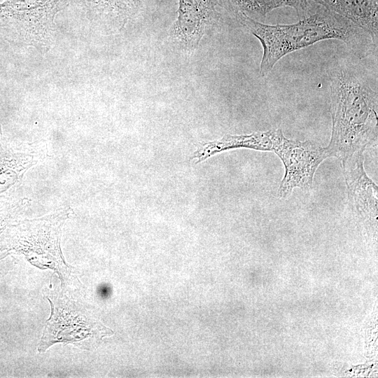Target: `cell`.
<instances>
[{"instance_id": "obj_3", "label": "cell", "mask_w": 378, "mask_h": 378, "mask_svg": "<svg viewBox=\"0 0 378 378\" xmlns=\"http://www.w3.org/2000/svg\"><path fill=\"white\" fill-rule=\"evenodd\" d=\"M69 3V0H4L0 4L3 35L13 44L46 52L56 39L55 18Z\"/></svg>"}, {"instance_id": "obj_5", "label": "cell", "mask_w": 378, "mask_h": 378, "mask_svg": "<svg viewBox=\"0 0 378 378\" xmlns=\"http://www.w3.org/2000/svg\"><path fill=\"white\" fill-rule=\"evenodd\" d=\"M268 132L272 141L271 151L279 156L285 168L278 190L279 197H287L295 188L309 192L317 168L324 160L330 158L327 148L308 141L287 139L281 129Z\"/></svg>"}, {"instance_id": "obj_4", "label": "cell", "mask_w": 378, "mask_h": 378, "mask_svg": "<svg viewBox=\"0 0 378 378\" xmlns=\"http://www.w3.org/2000/svg\"><path fill=\"white\" fill-rule=\"evenodd\" d=\"M71 212L69 206H65L40 218L19 220L11 224L4 237L5 248L20 252L30 260L62 263L61 227Z\"/></svg>"}, {"instance_id": "obj_16", "label": "cell", "mask_w": 378, "mask_h": 378, "mask_svg": "<svg viewBox=\"0 0 378 378\" xmlns=\"http://www.w3.org/2000/svg\"><path fill=\"white\" fill-rule=\"evenodd\" d=\"M3 135H2V130H1V125H0V137H1Z\"/></svg>"}, {"instance_id": "obj_2", "label": "cell", "mask_w": 378, "mask_h": 378, "mask_svg": "<svg viewBox=\"0 0 378 378\" xmlns=\"http://www.w3.org/2000/svg\"><path fill=\"white\" fill-rule=\"evenodd\" d=\"M332 133L327 148L341 162L364 154L377 140V92L356 66L335 68L330 76Z\"/></svg>"}, {"instance_id": "obj_7", "label": "cell", "mask_w": 378, "mask_h": 378, "mask_svg": "<svg viewBox=\"0 0 378 378\" xmlns=\"http://www.w3.org/2000/svg\"><path fill=\"white\" fill-rule=\"evenodd\" d=\"M48 153L44 140L32 143L0 137V200L16 196L25 173Z\"/></svg>"}, {"instance_id": "obj_8", "label": "cell", "mask_w": 378, "mask_h": 378, "mask_svg": "<svg viewBox=\"0 0 378 378\" xmlns=\"http://www.w3.org/2000/svg\"><path fill=\"white\" fill-rule=\"evenodd\" d=\"M218 0H179L178 17L169 34L186 50L197 49L206 30L220 19Z\"/></svg>"}, {"instance_id": "obj_6", "label": "cell", "mask_w": 378, "mask_h": 378, "mask_svg": "<svg viewBox=\"0 0 378 378\" xmlns=\"http://www.w3.org/2000/svg\"><path fill=\"white\" fill-rule=\"evenodd\" d=\"M50 301L52 314L38 346L39 351H44L55 342H69L80 346L79 343L87 341L92 346L104 337L113 334L112 330L89 316L85 310L78 309L66 298Z\"/></svg>"}, {"instance_id": "obj_10", "label": "cell", "mask_w": 378, "mask_h": 378, "mask_svg": "<svg viewBox=\"0 0 378 378\" xmlns=\"http://www.w3.org/2000/svg\"><path fill=\"white\" fill-rule=\"evenodd\" d=\"M88 18L104 33L122 29L141 4L139 0H81Z\"/></svg>"}, {"instance_id": "obj_1", "label": "cell", "mask_w": 378, "mask_h": 378, "mask_svg": "<svg viewBox=\"0 0 378 378\" xmlns=\"http://www.w3.org/2000/svg\"><path fill=\"white\" fill-rule=\"evenodd\" d=\"M235 16L262 46V76L268 75L284 56L321 41L340 40L358 55L370 46L371 38L363 30L314 1L306 15L290 24H266L243 13Z\"/></svg>"}, {"instance_id": "obj_12", "label": "cell", "mask_w": 378, "mask_h": 378, "mask_svg": "<svg viewBox=\"0 0 378 378\" xmlns=\"http://www.w3.org/2000/svg\"><path fill=\"white\" fill-rule=\"evenodd\" d=\"M238 148L271 151L272 141L269 132H258L250 134H225L220 140L204 144L193 154L192 160L201 162L220 152Z\"/></svg>"}, {"instance_id": "obj_14", "label": "cell", "mask_w": 378, "mask_h": 378, "mask_svg": "<svg viewBox=\"0 0 378 378\" xmlns=\"http://www.w3.org/2000/svg\"><path fill=\"white\" fill-rule=\"evenodd\" d=\"M27 206V201L18 197L0 200V234L20 220Z\"/></svg>"}, {"instance_id": "obj_15", "label": "cell", "mask_w": 378, "mask_h": 378, "mask_svg": "<svg viewBox=\"0 0 378 378\" xmlns=\"http://www.w3.org/2000/svg\"><path fill=\"white\" fill-rule=\"evenodd\" d=\"M81 0H69V2H76V3H77V2H79Z\"/></svg>"}, {"instance_id": "obj_11", "label": "cell", "mask_w": 378, "mask_h": 378, "mask_svg": "<svg viewBox=\"0 0 378 378\" xmlns=\"http://www.w3.org/2000/svg\"><path fill=\"white\" fill-rule=\"evenodd\" d=\"M351 22L371 38L378 41L377 0H312Z\"/></svg>"}, {"instance_id": "obj_17", "label": "cell", "mask_w": 378, "mask_h": 378, "mask_svg": "<svg viewBox=\"0 0 378 378\" xmlns=\"http://www.w3.org/2000/svg\"><path fill=\"white\" fill-rule=\"evenodd\" d=\"M4 0H0V4Z\"/></svg>"}, {"instance_id": "obj_13", "label": "cell", "mask_w": 378, "mask_h": 378, "mask_svg": "<svg viewBox=\"0 0 378 378\" xmlns=\"http://www.w3.org/2000/svg\"><path fill=\"white\" fill-rule=\"evenodd\" d=\"M230 12L243 13L251 19L263 22L267 13L281 7L293 8L302 18L310 10L312 0H221Z\"/></svg>"}, {"instance_id": "obj_9", "label": "cell", "mask_w": 378, "mask_h": 378, "mask_svg": "<svg viewBox=\"0 0 378 378\" xmlns=\"http://www.w3.org/2000/svg\"><path fill=\"white\" fill-rule=\"evenodd\" d=\"M364 156L342 162L346 184L349 201L351 207L360 214H372L377 217V187L367 176Z\"/></svg>"}]
</instances>
